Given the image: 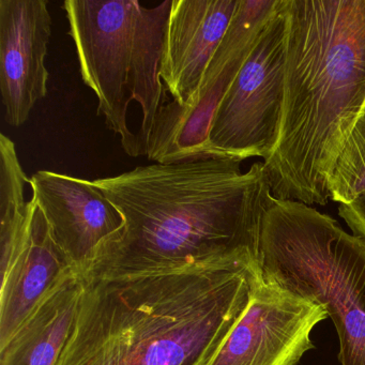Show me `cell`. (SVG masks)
Masks as SVG:
<instances>
[{"mask_svg":"<svg viewBox=\"0 0 365 365\" xmlns=\"http://www.w3.org/2000/svg\"><path fill=\"white\" fill-rule=\"evenodd\" d=\"M329 193L339 205L349 204L365 194V110L335 160Z\"/></svg>","mask_w":365,"mask_h":365,"instance_id":"cell-14","label":"cell"},{"mask_svg":"<svg viewBox=\"0 0 365 365\" xmlns=\"http://www.w3.org/2000/svg\"><path fill=\"white\" fill-rule=\"evenodd\" d=\"M84 290V277L70 268L0 347V365H57L67 345Z\"/></svg>","mask_w":365,"mask_h":365,"instance_id":"cell-12","label":"cell"},{"mask_svg":"<svg viewBox=\"0 0 365 365\" xmlns=\"http://www.w3.org/2000/svg\"><path fill=\"white\" fill-rule=\"evenodd\" d=\"M284 6L281 0L215 110L209 143L217 159L264 161L277 147L284 102Z\"/></svg>","mask_w":365,"mask_h":365,"instance_id":"cell-6","label":"cell"},{"mask_svg":"<svg viewBox=\"0 0 365 365\" xmlns=\"http://www.w3.org/2000/svg\"><path fill=\"white\" fill-rule=\"evenodd\" d=\"M70 268L74 267L55 242L48 222L35 202L24 237L9 259L1 264L0 347Z\"/></svg>","mask_w":365,"mask_h":365,"instance_id":"cell-11","label":"cell"},{"mask_svg":"<svg viewBox=\"0 0 365 365\" xmlns=\"http://www.w3.org/2000/svg\"><path fill=\"white\" fill-rule=\"evenodd\" d=\"M172 4L146 8L138 0H66L63 5L83 82L130 157L146 155L165 104L160 70Z\"/></svg>","mask_w":365,"mask_h":365,"instance_id":"cell-4","label":"cell"},{"mask_svg":"<svg viewBox=\"0 0 365 365\" xmlns=\"http://www.w3.org/2000/svg\"><path fill=\"white\" fill-rule=\"evenodd\" d=\"M262 279L249 255L84 277L57 365H208Z\"/></svg>","mask_w":365,"mask_h":365,"instance_id":"cell-1","label":"cell"},{"mask_svg":"<svg viewBox=\"0 0 365 365\" xmlns=\"http://www.w3.org/2000/svg\"><path fill=\"white\" fill-rule=\"evenodd\" d=\"M339 215L351 234L365 245V194L349 204L339 205Z\"/></svg>","mask_w":365,"mask_h":365,"instance_id":"cell-15","label":"cell"},{"mask_svg":"<svg viewBox=\"0 0 365 365\" xmlns=\"http://www.w3.org/2000/svg\"><path fill=\"white\" fill-rule=\"evenodd\" d=\"M29 179L31 200L43 213L53 239L83 274L100 247L123 230V217L91 180L50 170Z\"/></svg>","mask_w":365,"mask_h":365,"instance_id":"cell-8","label":"cell"},{"mask_svg":"<svg viewBox=\"0 0 365 365\" xmlns=\"http://www.w3.org/2000/svg\"><path fill=\"white\" fill-rule=\"evenodd\" d=\"M239 0H173L160 78L177 103H190Z\"/></svg>","mask_w":365,"mask_h":365,"instance_id":"cell-10","label":"cell"},{"mask_svg":"<svg viewBox=\"0 0 365 365\" xmlns=\"http://www.w3.org/2000/svg\"><path fill=\"white\" fill-rule=\"evenodd\" d=\"M281 133L264 160L272 196L330 200L335 160L365 110V0H285Z\"/></svg>","mask_w":365,"mask_h":365,"instance_id":"cell-3","label":"cell"},{"mask_svg":"<svg viewBox=\"0 0 365 365\" xmlns=\"http://www.w3.org/2000/svg\"><path fill=\"white\" fill-rule=\"evenodd\" d=\"M328 317L322 305L262 277L208 365H298L315 347L312 331Z\"/></svg>","mask_w":365,"mask_h":365,"instance_id":"cell-7","label":"cell"},{"mask_svg":"<svg viewBox=\"0 0 365 365\" xmlns=\"http://www.w3.org/2000/svg\"><path fill=\"white\" fill-rule=\"evenodd\" d=\"M262 277L326 309L341 365H365V245L313 206L272 197L262 223Z\"/></svg>","mask_w":365,"mask_h":365,"instance_id":"cell-5","label":"cell"},{"mask_svg":"<svg viewBox=\"0 0 365 365\" xmlns=\"http://www.w3.org/2000/svg\"><path fill=\"white\" fill-rule=\"evenodd\" d=\"M48 0H0V91L11 127L24 125L48 93Z\"/></svg>","mask_w":365,"mask_h":365,"instance_id":"cell-9","label":"cell"},{"mask_svg":"<svg viewBox=\"0 0 365 365\" xmlns=\"http://www.w3.org/2000/svg\"><path fill=\"white\" fill-rule=\"evenodd\" d=\"M93 181L123 227L104 243L84 277H119L249 255L259 259L272 200L264 163L232 159L138 166Z\"/></svg>","mask_w":365,"mask_h":365,"instance_id":"cell-2","label":"cell"},{"mask_svg":"<svg viewBox=\"0 0 365 365\" xmlns=\"http://www.w3.org/2000/svg\"><path fill=\"white\" fill-rule=\"evenodd\" d=\"M279 3L281 0H239L227 31L207 66L197 93L187 104L206 95L223 74L242 68Z\"/></svg>","mask_w":365,"mask_h":365,"instance_id":"cell-13","label":"cell"}]
</instances>
